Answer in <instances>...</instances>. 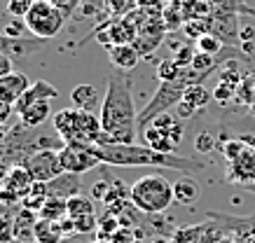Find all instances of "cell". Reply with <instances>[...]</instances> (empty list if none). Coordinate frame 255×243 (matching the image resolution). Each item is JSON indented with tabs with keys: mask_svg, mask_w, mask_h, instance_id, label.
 I'll list each match as a JSON object with an SVG mask.
<instances>
[{
	"mask_svg": "<svg viewBox=\"0 0 255 243\" xmlns=\"http://www.w3.org/2000/svg\"><path fill=\"white\" fill-rule=\"evenodd\" d=\"M194 54H197V47L192 45H183V47L176 49V54H173V61L180 66V68H190L194 61Z\"/></svg>",
	"mask_w": 255,
	"mask_h": 243,
	"instance_id": "obj_34",
	"label": "cell"
},
{
	"mask_svg": "<svg viewBox=\"0 0 255 243\" xmlns=\"http://www.w3.org/2000/svg\"><path fill=\"white\" fill-rule=\"evenodd\" d=\"M7 182H9V187H12V192L23 201V196L31 192L35 180H33L31 173L26 171L23 166H7Z\"/></svg>",
	"mask_w": 255,
	"mask_h": 243,
	"instance_id": "obj_22",
	"label": "cell"
},
{
	"mask_svg": "<svg viewBox=\"0 0 255 243\" xmlns=\"http://www.w3.org/2000/svg\"><path fill=\"white\" fill-rule=\"evenodd\" d=\"M66 143L56 131H47L42 126H26L16 122L9 126L7 138L0 143V164L23 166V162L40 150H61Z\"/></svg>",
	"mask_w": 255,
	"mask_h": 243,
	"instance_id": "obj_3",
	"label": "cell"
},
{
	"mask_svg": "<svg viewBox=\"0 0 255 243\" xmlns=\"http://www.w3.org/2000/svg\"><path fill=\"white\" fill-rule=\"evenodd\" d=\"M82 185H80V175L75 173H66L63 171L59 178H54L52 182H47L49 196H61V199H70L75 194H82Z\"/></svg>",
	"mask_w": 255,
	"mask_h": 243,
	"instance_id": "obj_16",
	"label": "cell"
},
{
	"mask_svg": "<svg viewBox=\"0 0 255 243\" xmlns=\"http://www.w3.org/2000/svg\"><path fill=\"white\" fill-rule=\"evenodd\" d=\"M12 112H14V105H12V103L0 101V124H7L9 117H12Z\"/></svg>",
	"mask_w": 255,
	"mask_h": 243,
	"instance_id": "obj_41",
	"label": "cell"
},
{
	"mask_svg": "<svg viewBox=\"0 0 255 243\" xmlns=\"http://www.w3.org/2000/svg\"><path fill=\"white\" fill-rule=\"evenodd\" d=\"M49 2H52V5H56V7L61 9L68 19H70V14H73V12L78 9V5H80V0H49Z\"/></svg>",
	"mask_w": 255,
	"mask_h": 243,
	"instance_id": "obj_39",
	"label": "cell"
},
{
	"mask_svg": "<svg viewBox=\"0 0 255 243\" xmlns=\"http://www.w3.org/2000/svg\"><path fill=\"white\" fill-rule=\"evenodd\" d=\"M143 239H145V234L140 229L122 225V227L117 229V234L110 239V243H143Z\"/></svg>",
	"mask_w": 255,
	"mask_h": 243,
	"instance_id": "obj_31",
	"label": "cell"
},
{
	"mask_svg": "<svg viewBox=\"0 0 255 243\" xmlns=\"http://www.w3.org/2000/svg\"><path fill=\"white\" fill-rule=\"evenodd\" d=\"M23 168L31 173V178L35 182H52L63 173L59 150H40L23 162Z\"/></svg>",
	"mask_w": 255,
	"mask_h": 243,
	"instance_id": "obj_8",
	"label": "cell"
},
{
	"mask_svg": "<svg viewBox=\"0 0 255 243\" xmlns=\"http://www.w3.org/2000/svg\"><path fill=\"white\" fill-rule=\"evenodd\" d=\"M54 131L63 138V143H73L78 138V108H63L52 117Z\"/></svg>",
	"mask_w": 255,
	"mask_h": 243,
	"instance_id": "obj_14",
	"label": "cell"
},
{
	"mask_svg": "<svg viewBox=\"0 0 255 243\" xmlns=\"http://www.w3.org/2000/svg\"><path fill=\"white\" fill-rule=\"evenodd\" d=\"M42 47H45V40L40 38H9L5 33H0V52H7L12 59H23Z\"/></svg>",
	"mask_w": 255,
	"mask_h": 243,
	"instance_id": "obj_12",
	"label": "cell"
},
{
	"mask_svg": "<svg viewBox=\"0 0 255 243\" xmlns=\"http://www.w3.org/2000/svg\"><path fill=\"white\" fill-rule=\"evenodd\" d=\"M108 59L117 71H133L140 61V52L133 42L131 45H115V47H108Z\"/></svg>",
	"mask_w": 255,
	"mask_h": 243,
	"instance_id": "obj_15",
	"label": "cell"
},
{
	"mask_svg": "<svg viewBox=\"0 0 255 243\" xmlns=\"http://www.w3.org/2000/svg\"><path fill=\"white\" fill-rule=\"evenodd\" d=\"M108 189H110V182L108 180H99L94 182V189H92V199L94 201H106V196H108Z\"/></svg>",
	"mask_w": 255,
	"mask_h": 243,
	"instance_id": "obj_38",
	"label": "cell"
},
{
	"mask_svg": "<svg viewBox=\"0 0 255 243\" xmlns=\"http://www.w3.org/2000/svg\"><path fill=\"white\" fill-rule=\"evenodd\" d=\"M42 220H54V222H61L63 218H68V199H61V196H49L47 204L42 206V211L38 213Z\"/></svg>",
	"mask_w": 255,
	"mask_h": 243,
	"instance_id": "obj_26",
	"label": "cell"
},
{
	"mask_svg": "<svg viewBox=\"0 0 255 243\" xmlns=\"http://www.w3.org/2000/svg\"><path fill=\"white\" fill-rule=\"evenodd\" d=\"M73 143H85V145H99V143H108L103 134V124H101V115L94 110H78V138Z\"/></svg>",
	"mask_w": 255,
	"mask_h": 243,
	"instance_id": "obj_9",
	"label": "cell"
},
{
	"mask_svg": "<svg viewBox=\"0 0 255 243\" xmlns=\"http://www.w3.org/2000/svg\"><path fill=\"white\" fill-rule=\"evenodd\" d=\"M47 199H49L47 182H33L31 192L23 196L21 208H28V211H33V213H40V211H42V206L47 204Z\"/></svg>",
	"mask_w": 255,
	"mask_h": 243,
	"instance_id": "obj_25",
	"label": "cell"
},
{
	"mask_svg": "<svg viewBox=\"0 0 255 243\" xmlns=\"http://www.w3.org/2000/svg\"><path fill=\"white\" fill-rule=\"evenodd\" d=\"M201 232H204V222L201 225H187V227H176L171 234L173 243H199Z\"/></svg>",
	"mask_w": 255,
	"mask_h": 243,
	"instance_id": "obj_29",
	"label": "cell"
},
{
	"mask_svg": "<svg viewBox=\"0 0 255 243\" xmlns=\"http://www.w3.org/2000/svg\"><path fill=\"white\" fill-rule=\"evenodd\" d=\"M56 96H59V89H56L54 84H49L47 80H38V82H33V84L23 91L21 98L14 103V112L19 115V112H23V110L28 108V105H33V103H38V101H54Z\"/></svg>",
	"mask_w": 255,
	"mask_h": 243,
	"instance_id": "obj_11",
	"label": "cell"
},
{
	"mask_svg": "<svg viewBox=\"0 0 255 243\" xmlns=\"http://www.w3.org/2000/svg\"><path fill=\"white\" fill-rule=\"evenodd\" d=\"M150 243H173V241H171V236H152Z\"/></svg>",
	"mask_w": 255,
	"mask_h": 243,
	"instance_id": "obj_43",
	"label": "cell"
},
{
	"mask_svg": "<svg viewBox=\"0 0 255 243\" xmlns=\"http://www.w3.org/2000/svg\"><path fill=\"white\" fill-rule=\"evenodd\" d=\"M122 227V220L115 213L106 211L99 218V229H96V241H110L117 234V229Z\"/></svg>",
	"mask_w": 255,
	"mask_h": 243,
	"instance_id": "obj_27",
	"label": "cell"
},
{
	"mask_svg": "<svg viewBox=\"0 0 255 243\" xmlns=\"http://www.w3.org/2000/svg\"><path fill=\"white\" fill-rule=\"evenodd\" d=\"M213 101V94L204 84H194V86H187L185 94H183V101L176 105L178 110V117L180 119H190L194 115H199L204 110L209 108V103Z\"/></svg>",
	"mask_w": 255,
	"mask_h": 243,
	"instance_id": "obj_10",
	"label": "cell"
},
{
	"mask_svg": "<svg viewBox=\"0 0 255 243\" xmlns=\"http://www.w3.org/2000/svg\"><path fill=\"white\" fill-rule=\"evenodd\" d=\"M218 143H220V138H218L213 131H199L197 138H194V148H197V152L209 155V152L218 150Z\"/></svg>",
	"mask_w": 255,
	"mask_h": 243,
	"instance_id": "obj_33",
	"label": "cell"
},
{
	"mask_svg": "<svg viewBox=\"0 0 255 243\" xmlns=\"http://www.w3.org/2000/svg\"><path fill=\"white\" fill-rule=\"evenodd\" d=\"M59 159H61V168L66 173H75V175H82L87 171H94L99 168L103 162H101L94 150L85 143H66L61 150H59Z\"/></svg>",
	"mask_w": 255,
	"mask_h": 243,
	"instance_id": "obj_7",
	"label": "cell"
},
{
	"mask_svg": "<svg viewBox=\"0 0 255 243\" xmlns=\"http://www.w3.org/2000/svg\"><path fill=\"white\" fill-rule=\"evenodd\" d=\"M223 49H225V42L218 35H213V33H206V35L197 38V52H201V54L220 56Z\"/></svg>",
	"mask_w": 255,
	"mask_h": 243,
	"instance_id": "obj_30",
	"label": "cell"
},
{
	"mask_svg": "<svg viewBox=\"0 0 255 243\" xmlns=\"http://www.w3.org/2000/svg\"><path fill=\"white\" fill-rule=\"evenodd\" d=\"M26 33H28V28H26L23 19H12L7 24V28H5V35H9V38H23Z\"/></svg>",
	"mask_w": 255,
	"mask_h": 243,
	"instance_id": "obj_37",
	"label": "cell"
},
{
	"mask_svg": "<svg viewBox=\"0 0 255 243\" xmlns=\"http://www.w3.org/2000/svg\"><path fill=\"white\" fill-rule=\"evenodd\" d=\"M52 101H38L19 112V122L26 126H45V122L52 117Z\"/></svg>",
	"mask_w": 255,
	"mask_h": 243,
	"instance_id": "obj_21",
	"label": "cell"
},
{
	"mask_svg": "<svg viewBox=\"0 0 255 243\" xmlns=\"http://www.w3.org/2000/svg\"><path fill=\"white\" fill-rule=\"evenodd\" d=\"M94 243H110V241H94Z\"/></svg>",
	"mask_w": 255,
	"mask_h": 243,
	"instance_id": "obj_45",
	"label": "cell"
},
{
	"mask_svg": "<svg viewBox=\"0 0 255 243\" xmlns=\"http://www.w3.org/2000/svg\"><path fill=\"white\" fill-rule=\"evenodd\" d=\"M94 155L103 162V166H152V168H166L183 175H194L204 168L201 162L192 157H180L173 152H159L147 145H136V143H99L89 145Z\"/></svg>",
	"mask_w": 255,
	"mask_h": 243,
	"instance_id": "obj_1",
	"label": "cell"
},
{
	"mask_svg": "<svg viewBox=\"0 0 255 243\" xmlns=\"http://www.w3.org/2000/svg\"><path fill=\"white\" fill-rule=\"evenodd\" d=\"M31 2L33 0H7V12L14 16V19H23L26 12L31 9Z\"/></svg>",
	"mask_w": 255,
	"mask_h": 243,
	"instance_id": "obj_36",
	"label": "cell"
},
{
	"mask_svg": "<svg viewBox=\"0 0 255 243\" xmlns=\"http://www.w3.org/2000/svg\"><path fill=\"white\" fill-rule=\"evenodd\" d=\"M173 185L159 173L143 175L131 185V204L140 213L159 215L173 204Z\"/></svg>",
	"mask_w": 255,
	"mask_h": 243,
	"instance_id": "obj_5",
	"label": "cell"
},
{
	"mask_svg": "<svg viewBox=\"0 0 255 243\" xmlns=\"http://www.w3.org/2000/svg\"><path fill=\"white\" fill-rule=\"evenodd\" d=\"M180 73H183V68L173 61V56L159 61V66H157V78H159V82H171V80H176Z\"/></svg>",
	"mask_w": 255,
	"mask_h": 243,
	"instance_id": "obj_32",
	"label": "cell"
},
{
	"mask_svg": "<svg viewBox=\"0 0 255 243\" xmlns=\"http://www.w3.org/2000/svg\"><path fill=\"white\" fill-rule=\"evenodd\" d=\"M23 21H26V28H28L33 38H40L47 42V40L56 38L61 33L68 16L63 14L56 5H52L49 0H33L31 9L23 16Z\"/></svg>",
	"mask_w": 255,
	"mask_h": 243,
	"instance_id": "obj_6",
	"label": "cell"
},
{
	"mask_svg": "<svg viewBox=\"0 0 255 243\" xmlns=\"http://www.w3.org/2000/svg\"><path fill=\"white\" fill-rule=\"evenodd\" d=\"M70 103L78 110H101V96L94 84H78L70 91Z\"/></svg>",
	"mask_w": 255,
	"mask_h": 243,
	"instance_id": "obj_18",
	"label": "cell"
},
{
	"mask_svg": "<svg viewBox=\"0 0 255 243\" xmlns=\"http://www.w3.org/2000/svg\"><path fill=\"white\" fill-rule=\"evenodd\" d=\"M101 124L108 143H133L138 134V112L133 105L129 78L110 75L103 103H101Z\"/></svg>",
	"mask_w": 255,
	"mask_h": 243,
	"instance_id": "obj_2",
	"label": "cell"
},
{
	"mask_svg": "<svg viewBox=\"0 0 255 243\" xmlns=\"http://www.w3.org/2000/svg\"><path fill=\"white\" fill-rule=\"evenodd\" d=\"M35 241L38 243H63V241H68V239L63 234L61 222L40 218L38 225H35Z\"/></svg>",
	"mask_w": 255,
	"mask_h": 243,
	"instance_id": "obj_23",
	"label": "cell"
},
{
	"mask_svg": "<svg viewBox=\"0 0 255 243\" xmlns=\"http://www.w3.org/2000/svg\"><path fill=\"white\" fill-rule=\"evenodd\" d=\"M7 134H9V126L7 124H0V143L7 138Z\"/></svg>",
	"mask_w": 255,
	"mask_h": 243,
	"instance_id": "obj_44",
	"label": "cell"
},
{
	"mask_svg": "<svg viewBox=\"0 0 255 243\" xmlns=\"http://www.w3.org/2000/svg\"><path fill=\"white\" fill-rule=\"evenodd\" d=\"M40 215L38 213L21 208L14 215V241H35V225Z\"/></svg>",
	"mask_w": 255,
	"mask_h": 243,
	"instance_id": "obj_20",
	"label": "cell"
},
{
	"mask_svg": "<svg viewBox=\"0 0 255 243\" xmlns=\"http://www.w3.org/2000/svg\"><path fill=\"white\" fill-rule=\"evenodd\" d=\"M12 61H14V59H12L7 52H0V80L7 78L9 73H14L12 71Z\"/></svg>",
	"mask_w": 255,
	"mask_h": 243,
	"instance_id": "obj_40",
	"label": "cell"
},
{
	"mask_svg": "<svg viewBox=\"0 0 255 243\" xmlns=\"http://www.w3.org/2000/svg\"><path fill=\"white\" fill-rule=\"evenodd\" d=\"M108 2H110V7H113V12H117V14L129 9V2H127V0H108Z\"/></svg>",
	"mask_w": 255,
	"mask_h": 243,
	"instance_id": "obj_42",
	"label": "cell"
},
{
	"mask_svg": "<svg viewBox=\"0 0 255 243\" xmlns=\"http://www.w3.org/2000/svg\"><path fill=\"white\" fill-rule=\"evenodd\" d=\"M162 38H164V28L159 24H143L138 28V35L133 40V45L140 52V56H145L162 42Z\"/></svg>",
	"mask_w": 255,
	"mask_h": 243,
	"instance_id": "obj_19",
	"label": "cell"
},
{
	"mask_svg": "<svg viewBox=\"0 0 255 243\" xmlns=\"http://www.w3.org/2000/svg\"><path fill=\"white\" fill-rule=\"evenodd\" d=\"M28 86H31V82H28V78H26L23 73H19V71L9 73L7 78L0 80V101L12 103V105H14Z\"/></svg>",
	"mask_w": 255,
	"mask_h": 243,
	"instance_id": "obj_13",
	"label": "cell"
},
{
	"mask_svg": "<svg viewBox=\"0 0 255 243\" xmlns=\"http://www.w3.org/2000/svg\"><path fill=\"white\" fill-rule=\"evenodd\" d=\"M73 220H75L78 234H89V232H96V229H99V218H96V213H94V215H80V218H73Z\"/></svg>",
	"mask_w": 255,
	"mask_h": 243,
	"instance_id": "obj_35",
	"label": "cell"
},
{
	"mask_svg": "<svg viewBox=\"0 0 255 243\" xmlns=\"http://www.w3.org/2000/svg\"><path fill=\"white\" fill-rule=\"evenodd\" d=\"M96 213V206H94L92 196L85 194H75L68 199V215L70 218H80V215H94Z\"/></svg>",
	"mask_w": 255,
	"mask_h": 243,
	"instance_id": "obj_28",
	"label": "cell"
},
{
	"mask_svg": "<svg viewBox=\"0 0 255 243\" xmlns=\"http://www.w3.org/2000/svg\"><path fill=\"white\" fill-rule=\"evenodd\" d=\"M143 141H145L147 148L159 150V152H173V150H176V145L171 143L169 136L164 134L162 129H157V126H152V124L143 129Z\"/></svg>",
	"mask_w": 255,
	"mask_h": 243,
	"instance_id": "obj_24",
	"label": "cell"
},
{
	"mask_svg": "<svg viewBox=\"0 0 255 243\" xmlns=\"http://www.w3.org/2000/svg\"><path fill=\"white\" fill-rule=\"evenodd\" d=\"M218 150L225 159V180L234 187L255 192V148L237 138H220Z\"/></svg>",
	"mask_w": 255,
	"mask_h": 243,
	"instance_id": "obj_4",
	"label": "cell"
},
{
	"mask_svg": "<svg viewBox=\"0 0 255 243\" xmlns=\"http://www.w3.org/2000/svg\"><path fill=\"white\" fill-rule=\"evenodd\" d=\"M201 196V185L194 180L192 175H183L173 182V199L180 206H192Z\"/></svg>",
	"mask_w": 255,
	"mask_h": 243,
	"instance_id": "obj_17",
	"label": "cell"
}]
</instances>
